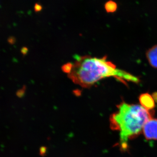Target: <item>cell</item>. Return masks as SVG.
I'll return each instance as SVG.
<instances>
[{
	"label": "cell",
	"instance_id": "1",
	"mask_svg": "<svg viewBox=\"0 0 157 157\" xmlns=\"http://www.w3.org/2000/svg\"><path fill=\"white\" fill-rule=\"evenodd\" d=\"M63 70L75 84L82 87L88 88L105 78L114 77L122 82H139L137 77L117 69L114 64L103 58L89 56L77 57L73 64H67Z\"/></svg>",
	"mask_w": 157,
	"mask_h": 157
},
{
	"label": "cell",
	"instance_id": "2",
	"mask_svg": "<svg viewBox=\"0 0 157 157\" xmlns=\"http://www.w3.org/2000/svg\"><path fill=\"white\" fill-rule=\"evenodd\" d=\"M150 112L139 105L122 102L118 106L117 111L110 117V125L113 130L120 132L123 148H126L128 140L141 133L146 122L152 118Z\"/></svg>",
	"mask_w": 157,
	"mask_h": 157
},
{
	"label": "cell",
	"instance_id": "3",
	"mask_svg": "<svg viewBox=\"0 0 157 157\" xmlns=\"http://www.w3.org/2000/svg\"><path fill=\"white\" fill-rule=\"evenodd\" d=\"M147 140H157V119L152 118L148 120L143 128Z\"/></svg>",
	"mask_w": 157,
	"mask_h": 157
},
{
	"label": "cell",
	"instance_id": "4",
	"mask_svg": "<svg viewBox=\"0 0 157 157\" xmlns=\"http://www.w3.org/2000/svg\"><path fill=\"white\" fill-rule=\"evenodd\" d=\"M140 104L147 110L151 111L155 107V101L152 96L148 93L142 94L139 98Z\"/></svg>",
	"mask_w": 157,
	"mask_h": 157
},
{
	"label": "cell",
	"instance_id": "5",
	"mask_svg": "<svg viewBox=\"0 0 157 157\" xmlns=\"http://www.w3.org/2000/svg\"><path fill=\"white\" fill-rule=\"evenodd\" d=\"M146 57L150 65L157 69V45L153 46L147 51Z\"/></svg>",
	"mask_w": 157,
	"mask_h": 157
},
{
	"label": "cell",
	"instance_id": "6",
	"mask_svg": "<svg viewBox=\"0 0 157 157\" xmlns=\"http://www.w3.org/2000/svg\"><path fill=\"white\" fill-rule=\"evenodd\" d=\"M106 11L108 13H114L117 9V4L112 0H110L106 2L104 5Z\"/></svg>",
	"mask_w": 157,
	"mask_h": 157
},
{
	"label": "cell",
	"instance_id": "7",
	"mask_svg": "<svg viewBox=\"0 0 157 157\" xmlns=\"http://www.w3.org/2000/svg\"><path fill=\"white\" fill-rule=\"evenodd\" d=\"M46 151V148L45 146H42L40 148V155L41 156H44Z\"/></svg>",
	"mask_w": 157,
	"mask_h": 157
},
{
	"label": "cell",
	"instance_id": "8",
	"mask_svg": "<svg viewBox=\"0 0 157 157\" xmlns=\"http://www.w3.org/2000/svg\"><path fill=\"white\" fill-rule=\"evenodd\" d=\"M42 9V7L39 4H36L34 5V9L35 12L40 11Z\"/></svg>",
	"mask_w": 157,
	"mask_h": 157
},
{
	"label": "cell",
	"instance_id": "9",
	"mask_svg": "<svg viewBox=\"0 0 157 157\" xmlns=\"http://www.w3.org/2000/svg\"><path fill=\"white\" fill-rule=\"evenodd\" d=\"M153 97L154 100L155 102H157V92L155 93L152 95Z\"/></svg>",
	"mask_w": 157,
	"mask_h": 157
}]
</instances>
